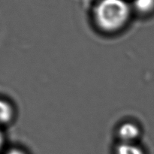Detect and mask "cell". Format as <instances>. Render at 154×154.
Segmentation results:
<instances>
[{"label": "cell", "instance_id": "1", "mask_svg": "<svg viewBox=\"0 0 154 154\" xmlns=\"http://www.w3.org/2000/svg\"><path fill=\"white\" fill-rule=\"evenodd\" d=\"M131 8L125 0H101L94 11L96 26L105 33H116L127 24Z\"/></svg>", "mask_w": 154, "mask_h": 154}, {"label": "cell", "instance_id": "2", "mask_svg": "<svg viewBox=\"0 0 154 154\" xmlns=\"http://www.w3.org/2000/svg\"><path fill=\"white\" fill-rule=\"evenodd\" d=\"M120 142L136 143L141 136V128L137 123L127 121L121 123L117 131Z\"/></svg>", "mask_w": 154, "mask_h": 154}, {"label": "cell", "instance_id": "3", "mask_svg": "<svg viewBox=\"0 0 154 154\" xmlns=\"http://www.w3.org/2000/svg\"><path fill=\"white\" fill-rule=\"evenodd\" d=\"M116 154H144V151L136 143L120 142L116 147Z\"/></svg>", "mask_w": 154, "mask_h": 154}, {"label": "cell", "instance_id": "4", "mask_svg": "<svg viewBox=\"0 0 154 154\" xmlns=\"http://www.w3.org/2000/svg\"><path fill=\"white\" fill-rule=\"evenodd\" d=\"M14 117V110L8 102L0 99V123H8Z\"/></svg>", "mask_w": 154, "mask_h": 154}, {"label": "cell", "instance_id": "5", "mask_svg": "<svg viewBox=\"0 0 154 154\" xmlns=\"http://www.w3.org/2000/svg\"><path fill=\"white\" fill-rule=\"evenodd\" d=\"M134 7L140 13H149L154 8V0H134Z\"/></svg>", "mask_w": 154, "mask_h": 154}, {"label": "cell", "instance_id": "6", "mask_svg": "<svg viewBox=\"0 0 154 154\" xmlns=\"http://www.w3.org/2000/svg\"><path fill=\"white\" fill-rule=\"evenodd\" d=\"M7 154H26L24 151H23L22 150H20V149H11V150H9Z\"/></svg>", "mask_w": 154, "mask_h": 154}, {"label": "cell", "instance_id": "7", "mask_svg": "<svg viewBox=\"0 0 154 154\" xmlns=\"http://www.w3.org/2000/svg\"><path fill=\"white\" fill-rule=\"evenodd\" d=\"M3 143H4V137H3L2 132L0 131V148H1V147L2 146Z\"/></svg>", "mask_w": 154, "mask_h": 154}]
</instances>
